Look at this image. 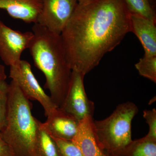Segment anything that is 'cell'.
<instances>
[{
    "label": "cell",
    "instance_id": "12",
    "mask_svg": "<svg viewBox=\"0 0 156 156\" xmlns=\"http://www.w3.org/2000/svg\"><path fill=\"white\" fill-rule=\"evenodd\" d=\"M42 6V0H0V9L11 17L27 23H37Z\"/></svg>",
    "mask_w": 156,
    "mask_h": 156
},
{
    "label": "cell",
    "instance_id": "13",
    "mask_svg": "<svg viewBox=\"0 0 156 156\" xmlns=\"http://www.w3.org/2000/svg\"><path fill=\"white\" fill-rule=\"evenodd\" d=\"M35 150L36 156H61L54 140L45 131L39 120Z\"/></svg>",
    "mask_w": 156,
    "mask_h": 156
},
{
    "label": "cell",
    "instance_id": "15",
    "mask_svg": "<svg viewBox=\"0 0 156 156\" xmlns=\"http://www.w3.org/2000/svg\"><path fill=\"white\" fill-rule=\"evenodd\" d=\"M131 14L156 21L153 6L149 0H124Z\"/></svg>",
    "mask_w": 156,
    "mask_h": 156
},
{
    "label": "cell",
    "instance_id": "20",
    "mask_svg": "<svg viewBox=\"0 0 156 156\" xmlns=\"http://www.w3.org/2000/svg\"><path fill=\"white\" fill-rule=\"evenodd\" d=\"M0 156H13L11 149L3 139L0 132Z\"/></svg>",
    "mask_w": 156,
    "mask_h": 156
},
{
    "label": "cell",
    "instance_id": "6",
    "mask_svg": "<svg viewBox=\"0 0 156 156\" xmlns=\"http://www.w3.org/2000/svg\"><path fill=\"white\" fill-rule=\"evenodd\" d=\"M76 0H42L37 23L61 35L77 5Z\"/></svg>",
    "mask_w": 156,
    "mask_h": 156
},
{
    "label": "cell",
    "instance_id": "4",
    "mask_svg": "<svg viewBox=\"0 0 156 156\" xmlns=\"http://www.w3.org/2000/svg\"><path fill=\"white\" fill-rule=\"evenodd\" d=\"M138 112L137 106L128 101L119 105L110 115L93 120V127L99 146L108 155L123 156L132 143L131 123Z\"/></svg>",
    "mask_w": 156,
    "mask_h": 156
},
{
    "label": "cell",
    "instance_id": "1",
    "mask_svg": "<svg viewBox=\"0 0 156 156\" xmlns=\"http://www.w3.org/2000/svg\"><path fill=\"white\" fill-rule=\"evenodd\" d=\"M131 13L124 0L78 4L61 34L72 70L86 75L131 32Z\"/></svg>",
    "mask_w": 156,
    "mask_h": 156
},
{
    "label": "cell",
    "instance_id": "22",
    "mask_svg": "<svg viewBox=\"0 0 156 156\" xmlns=\"http://www.w3.org/2000/svg\"><path fill=\"white\" fill-rule=\"evenodd\" d=\"M76 1L77 2L78 4H82V3H84L89 2V1H91V0H76Z\"/></svg>",
    "mask_w": 156,
    "mask_h": 156
},
{
    "label": "cell",
    "instance_id": "21",
    "mask_svg": "<svg viewBox=\"0 0 156 156\" xmlns=\"http://www.w3.org/2000/svg\"><path fill=\"white\" fill-rule=\"evenodd\" d=\"M7 75L5 73V67L0 63V81L5 80Z\"/></svg>",
    "mask_w": 156,
    "mask_h": 156
},
{
    "label": "cell",
    "instance_id": "9",
    "mask_svg": "<svg viewBox=\"0 0 156 156\" xmlns=\"http://www.w3.org/2000/svg\"><path fill=\"white\" fill-rule=\"evenodd\" d=\"M80 121L58 107L47 116L42 127L50 136L59 139L71 140L75 136Z\"/></svg>",
    "mask_w": 156,
    "mask_h": 156
},
{
    "label": "cell",
    "instance_id": "17",
    "mask_svg": "<svg viewBox=\"0 0 156 156\" xmlns=\"http://www.w3.org/2000/svg\"><path fill=\"white\" fill-rule=\"evenodd\" d=\"M9 84L0 81V131L5 126L9 105Z\"/></svg>",
    "mask_w": 156,
    "mask_h": 156
},
{
    "label": "cell",
    "instance_id": "14",
    "mask_svg": "<svg viewBox=\"0 0 156 156\" xmlns=\"http://www.w3.org/2000/svg\"><path fill=\"white\" fill-rule=\"evenodd\" d=\"M123 156H156V140L146 136L133 140Z\"/></svg>",
    "mask_w": 156,
    "mask_h": 156
},
{
    "label": "cell",
    "instance_id": "24",
    "mask_svg": "<svg viewBox=\"0 0 156 156\" xmlns=\"http://www.w3.org/2000/svg\"><path fill=\"white\" fill-rule=\"evenodd\" d=\"M108 156H112L108 155Z\"/></svg>",
    "mask_w": 156,
    "mask_h": 156
},
{
    "label": "cell",
    "instance_id": "7",
    "mask_svg": "<svg viewBox=\"0 0 156 156\" xmlns=\"http://www.w3.org/2000/svg\"><path fill=\"white\" fill-rule=\"evenodd\" d=\"M85 76L79 72L72 70L69 88L60 108L79 121L89 116H93L95 110L94 103L89 100L85 91Z\"/></svg>",
    "mask_w": 156,
    "mask_h": 156
},
{
    "label": "cell",
    "instance_id": "10",
    "mask_svg": "<svg viewBox=\"0 0 156 156\" xmlns=\"http://www.w3.org/2000/svg\"><path fill=\"white\" fill-rule=\"evenodd\" d=\"M83 156H108L98 142L93 127V116L80 121L76 134L72 140Z\"/></svg>",
    "mask_w": 156,
    "mask_h": 156
},
{
    "label": "cell",
    "instance_id": "8",
    "mask_svg": "<svg viewBox=\"0 0 156 156\" xmlns=\"http://www.w3.org/2000/svg\"><path fill=\"white\" fill-rule=\"evenodd\" d=\"M33 37L32 32L14 30L0 20V57L4 63L10 67L19 63L23 52L28 49Z\"/></svg>",
    "mask_w": 156,
    "mask_h": 156
},
{
    "label": "cell",
    "instance_id": "2",
    "mask_svg": "<svg viewBox=\"0 0 156 156\" xmlns=\"http://www.w3.org/2000/svg\"><path fill=\"white\" fill-rule=\"evenodd\" d=\"M34 37L28 49L36 67L44 75V88L58 107H61L69 88L72 70L66 59L61 35L38 23L32 27Z\"/></svg>",
    "mask_w": 156,
    "mask_h": 156
},
{
    "label": "cell",
    "instance_id": "16",
    "mask_svg": "<svg viewBox=\"0 0 156 156\" xmlns=\"http://www.w3.org/2000/svg\"><path fill=\"white\" fill-rule=\"evenodd\" d=\"M139 74L156 83V56L144 55L135 65Z\"/></svg>",
    "mask_w": 156,
    "mask_h": 156
},
{
    "label": "cell",
    "instance_id": "18",
    "mask_svg": "<svg viewBox=\"0 0 156 156\" xmlns=\"http://www.w3.org/2000/svg\"><path fill=\"white\" fill-rule=\"evenodd\" d=\"M61 156H83L79 147L71 140L53 137Z\"/></svg>",
    "mask_w": 156,
    "mask_h": 156
},
{
    "label": "cell",
    "instance_id": "11",
    "mask_svg": "<svg viewBox=\"0 0 156 156\" xmlns=\"http://www.w3.org/2000/svg\"><path fill=\"white\" fill-rule=\"evenodd\" d=\"M131 32L141 43L144 55L156 56V21L131 14Z\"/></svg>",
    "mask_w": 156,
    "mask_h": 156
},
{
    "label": "cell",
    "instance_id": "19",
    "mask_svg": "<svg viewBox=\"0 0 156 156\" xmlns=\"http://www.w3.org/2000/svg\"><path fill=\"white\" fill-rule=\"evenodd\" d=\"M143 117L149 128L148 133L146 136L151 139L156 140V108L144 111Z\"/></svg>",
    "mask_w": 156,
    "mask_h": 156
},
{
    "label": "cell",
    "instance_id": "23",
    "mask_svg": "<svg viewBox=\"0 0 156 156\" xmlns=\"http://www.w3.org/2000/svg\"><path fill=\"white\" fill-rule=\"evenodd\" d=\"M149 1L150 2L151 4V5H152L154 7L153 4H154V0H149Z\"/></svg>",
    "mask_w": 156,
    "mask_h": 156
},
{
    "label": "cell",
    "instance_id": "5",
    "mask_svg": "<svg viewBox=\"0 0 156 156\" xmlns=\"http://www.w3.org/2000/svg\"><path fill=\"white\" fill-rule=\"evenodd\" d=\"M9 76L17 83L27 98L37 101L41 104L46 116L58 107L42 89L27 61L21 59L16 65L10 66Z\"/></svg>",
    "mask_w": 156,
    "mask_h": 156
},
{
    "label": "cell",
    "instance_id": "3",
    "mask_svg": "<svg viewBox=\"0 0 156 156\" xmlns=\"http://www.w3.org/2000/svg\"><path fill=\"white\" fill-rule=\"evenodd\" d=\"M30 101L18 85L9 84V105L5 126L0 131L13 156H36L35 145L38 120L31 112Z\"/></svg>",
    "mask_w": 156,
    "mask_h": 156
}]
</instances>
